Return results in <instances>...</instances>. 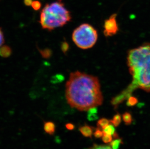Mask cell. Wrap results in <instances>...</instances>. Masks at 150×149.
I'll use <instances>...</instances> for the list:
<instances>
[{
  "instance_id": "9c48e42d",
  "label": "cell",
  "mask_w": 150,
  "mask_h": 149,
  "mask_svg": "<svg viewBox=\"0 0 150 149\" xmlns=\"http://www.w3.org/2000/svg\"><path fill=\"white\" fill-rule=\"evenodd\" d=\"M103 134H107V135H111V136H113L116 135L115 132V129L114 126L112 124H108L106 127H105V128L103 129Z\"/></svg>"
},
{
  "instance_id": "8992f818",
  "label": "cell",
  "mask_w": 150,
  "mask_h": 149,
  "mask_svg": "<svg viewBox=\"0 0 150 149\" xmlns=\"http://www.w3.org/2000/svg\"><path fill=\"white\" fill-rule=\"evenodd\" d=\"M44 130L49 135H54L55 131V125L52 122H46L44 123Z\"/></svg>"
},
{
  "instance_id": "8fae6325",
  "label": "cell",
  "mask_w": 150,
  "mask_h": 149,
  "mask_svg": "<svg viewBox=\"0 0 150 149\" xmlns=\"http://www.w3.org/2000/svg\"><path fill=\"white\" fill-rule=\"evenodd\" d=\"M121 120H122L121 116L119 114H117L114 116L113 119L110 121V122L114 126L117 127L119 126V124H120V122H121Z\"/></svg>"
},
{
  "instance_id": "6da1fadb",
  "label": "cell",
  "mask_w": 150,
  "mask_h": 149,
  "mask_svg": "<svg viewBox=\"0 0 150 149\" xmlns=\"http://www.w3.org/2000/svg\"><path fill=\"white\" fill-rule=\"evenodd\" d=\"M66 97L71 107L87 111L103 102L98 77L78 71L69 74L66 84Z\"/></svg>"
},
{
  "instance_id": "277c9868",
  "label": "cell",
  "mask_w": 150,
  "mask_h": 149,
  "mask_svg": "<svg viewBox=\"0 0 150 149\" xmlns=\"http://www.w3.org/2000/svg\"><path fill=\"white\" fill-rule=\"evenodd\" d=\"M98 32L92 25L83 23L77 27L72 34L74 44L81 49H87L94 46L98 39Z\"/></svg>"
},
{
  "instance_id": "ffe728a7",
  "label": "cell",
  "mask_w": 150,
  "mask_h": 149,
  "mask_svg": "<svg viewBox=\"0 0 150 149\" xmlns=\"http://www.w3.org/2000/svg\"><path fill=\"white\" fill-rule=\"evenodd\" d=\"M65 127L66 128L69 130H72L75 128V126L74 124H71V123H68L66 124Z\"/></svg>"
},
{
  "instance_id": "7c38bea8",
  "label": "cell",
  "mask_w": 150,
  "mask_h": 149,
  "mask_svg": "<svg viewBox=\"0 0 150 149\" xmlns=\"http://www.w3.org/2000/svg\"><path fill=\"white\" fill-rule=\"evenodd\" d=\"M122 119L123 121L125 122L126 124H130L132 123V115L129 112H125L122 115Z\"/></svg>"
},
{
  "instance_id": "7402d4cb",
  "label": "cell",
  "mask_w": 150,
  "mask_h": 149,
  "mask_svg": "<svg viewBox=\"0 0 150 149\" xmlns=\"http://www.w3.org/2000/svg\"><path fill=\"white\" fill-rule=\"evenodd\" d=\"M60 1H61V0H60Z\"/></svg>"
},
{
  "instance_id": "ba28073f",
  "label": "cell",
  "mask_w": 150,
  "mask_h": 149,
  "mask_svg": "<svg viewBox=\"0 0 150 149\" xmlns=\"http://www.w3.org/2000/svg\"><path fill=\"white\" fill-rule=\"evenodd\" d=\"M12 49L8 46H2L0 47V56L3 58H7L11 55Z\"/></svg>"
},
{
  "instance_id": "e0dca14e",
  "label": "cell",
  "mask_w": 150,
  "mask_h": 149,
  "mask_svg": "<svg viewBox=\"0 0 150 149\" xmlns=\"http://www.w3.org/2000/svg\"><path fill=\"white\" fill-rule=\"evenodd\" d=\"M103 131L100 130V128H98L95 131V132L94 133V135L96 138H100L103 136Z\"/></svg>"
},
{
  "instance_id": "5bb4252c",
  "label": "cell",
  "mask_w": 150,
  "mask_h": 149,
  "mask_svg": "<svg viewBox=\"0 0 150 149\" xmlns=\"http://www.w3.org/2000/svg\"><path fill=\"white\" fill-rule=\"evenodd\" d=\"M122 140L120 139H116L110 142L111 148L113 149H117L122 144Z\"/></svg>"
},
{
  "instance_id": "d6986e66",
  "label": "cell",
  "mask_w": 150,
  "mask_h": 149,
  "mask_svg": "<svg viewBox=\"0 0 150 149\" xmlns=\"http://www.w3.org/2000/svg\"><path fill=\"white\" fill-rule=\"evenodd\" d=\"M4 43V34L1 28H0V47L3 46Z\"/></svg>"
},
{
  "instance_id": "5b68a950",
  "label": "cell",
  "mask_w": 150,
  "mask_h": 149,
  "mask_svg": "<svg viewBox=\"0 0 150 149\" xmlns=\"http://www.w3.org/2000/svg\"><path fill=\"white\" fill-rule=\"evenodd\" d=\"M116 17V14L112 15L105 21L103 32L106 37L115 35L119 30Z\"/></svg>"
},
{
  "instance_id": "4fadbf2b",
  "label": "cell",
  "mask_w": 150,
  "mask_h": 149,
  "mask_svg": "<svg viewBox=\"0 0 150 149\" xmlns=\"http://www.w3.org/2000/svg\"><path fill=\"white\" fill-rule=\"evenodd\" d=\"M109 122H110V121L108 120V119L105 118H102L98 121L97 125H98L99 128L103 129L105 127L109 124Z\"/></svg>"
},
{
  "instance_id": "44dd1931",
  "label": "cell",
  "mask_w": 150,
  "mask_h": 149,
  "mask_svg": "<svg viewBox=\"0 0 150 149\" xmlns=\"http://www.w3.org/2000/svg\"><path fill=\"white\" fill-rule=\"evenodd\" d=\"M40 4L38 2L37 3H34V4H33V8L35 10H37V9L40 8Z\"/></svg>"
},
{
  "instance_id": "30bf717a",
  "label": "cell",
  "mask_w": 150,
  "mask_h": 149,
  "mask_svg": "<svg viewBox=\"0 0 150 149\" xmlns=\"http://www.w3.org/2000/svg\"><path fill=\"white\" fill-rule=\"evenodd\" d=\"M88 118L89 119V121H94L96 119L98 118L97 116L96 113L97 110L96 108H91L90 110H88Z\"/></svg>"
},
{
  "instance_id": "9a60e30c",
  "label": "cell",
  "mask_w": 150,
  "mask_h": 149,
  "mask_svg": "<svg viewBox=\"0 0 150 149\" xmlns=\"http://www.w3.org/2000/svg\"><path fill=\"white\" fill-rule=\"evenodd\" d=\"M112 136L111 135L103 134L102 136V140L105 143H109L112 141Z\"/></svg>"
},
{
  "instance_id": "3957f363",
  "label": "cell",
  "mask_w": 150,
  "mask_h": 149,
  "mask_svg": "<svg viewBox=\"0 0 150 149\" xmlns=\"http://www.w3.org/2000/svg\"><path fill=\"white\" fill-rule=\"evenodd\" d=\"M71 19V13L59 2L47 4L40 15V23L43 29L52 31L62 27Z\"/></svg>"
},
{
  "instance_id": "52a82bcc",
  "label": "cell",
  "mask_w": 150,
  "mask_h": 149,
  "mask_svg": "<svg viewBox=\"0 0 150 149\" xmlns=\"http://www.w3.org/2000/svg\"><path fill=\"white\" fill-rule=\"evenodd\" d=\"M79 131L83 136L86 138H91L93 134L92 127L88 125H85L80 127Z\"/></svg>"
},
{
  "instance_id": "ac0fdd59",
  "label": "cell",
  "mask_w": 150,
  "mask_h": 149,
  "mask_svg": "<svg viewBox=\"0 0 150 149\" xmlns=\"http://www.w3.org/2000/svg\"><path fill=\"white\" fill-rule=\"evenodd\" d=\"M90 149H113L110 147L108 146H103V145H94L92 148Z\"/></svg>"
},
{
  "instance_id": "7a4b0ae2",
  "label": "cell",
  "mask_w": 150,
  "mask_h": 149,
  "mask_svg": "<svg viewBox=\"0 0 150 149\" xmlns=\"http://www.w3.org/2000/svg\"><path fill=\"white\" fill-rule=\"evenodd\" d=\"M127 60L132 82L112 99V104L114 105L129 98L137 89L150 92V43H146L131 49L128 53Z\"/></svg>"
},
{
  "instance_id": "2e32d148",
  "label": "cell",
  "mask_w": 150,
  "mask_h": 149,
  "mask_svg": "<svg viewBox=\"0 0 150 149\" xmlns=\"http://www.w3.org/2000/svg\"><path fill=\"white\" fill-rule=\"evenodd\" d=\"M137 99L136 98L131 96V97H129V98L128 99L127 104L128 105L132 106V105H136L137 103Z\"/></svg>"
}]
</instances>
